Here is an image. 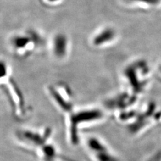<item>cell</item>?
<instances>
[{
	"label": "cell",
	"mask_w": 161,
	"mask_h": 161,
	"mask_svg": "<svg viewBox=\"0 0 161 161\" xmlns=\"http://www.w3.org/2000/svg\"><path fill=\"white\" fill-rule=\"evenodd\" d=\"M65 115L66 138L72 147H77L80 144L83 130L102 123L105 118V112L97 108L74 109Z\"/></svg>",
	"instance_id": "6da1fadb"
},
{
	"label": "cell",
	"mask_w": 161,
	"mask_h": 161,
	"mask_svg": "<svg viewBox=\"0 0 161 161\" xmlns=\"http://www.w3.org/2000/svg\"><path fill=\"white\" fill-rule=\"evenodd\" d=\"M53 130L48 126L41 128H21L16 130L14 140L18 146L33 154L36 150L53 141Z\"/></svg>",
	"instance_id": "7a4b0ae2"
},
{
	"label": "cell",
	"mask_w": 161,
	"mask_h": 161,
	"mask_svg": "<svg viewBox=\"0 0 161 161\" xmlns=\"http://www.w3.org/2000/svg\"><path fill=\"white\" fill-rule=\"evenodd\" d=\"M87 157L92 161H123L109 144L96 135L83 136L81 142Z\"/></svg>",
	"instance_id": "3957f363"
},
{
	"label": "cell",
	"mask_w": 161,
	"mask_h": 161,
	"mask_svg": "<svg viewBox=\"0 0 161 161\" xmlns=\"http://www.w3.org/2000/svg\"><path fill=\"white\" fill-rule=\"evenodd\" d=\"M124 73L132 89L131 93L137 96L145 92L150 83V69L144 60H139L130 64L125 69Z\"/></svg>",
	"instance_id": "277c9868"
},
{
	"label": "cell",
	"mask_w": 161,
	"mask_h": 161,
	"mask_svg": "<svg viewBox=\"0 0 161 161\" xmlns=\"http://www.w3.org/2000/svg\"><path fill=\"white\" fill-rule=\"evenodd\" d=\"M159 118H161V111L155 103L150 102L142 110L137 112L132 122L127 125L128 132L134 136H138Z\"/></svg>",
	"instance_id": "5b68a950"
},
{
	"label": "cell",
	"mask_w": 161,
	"mask_h": 161,
	"mask_svg": "<svg viewBox=\"0 0 161 161\" xmlns=\"http://www.w3.org/2000/svg\"><path fill=\"white\" fill-rule=\"evenodd\" d=\"M31 36H23L19 35L14 37L12 40V45L16 51L19 54H26L29 53L34 48V43L36 42L35 39Z\"/></svg>",
	"instance_id": "8992f818"
},
{
	"label": "cell",
	"mask_w": 161,
	"mask_h": 161,
	"mask_svg": "<svg viewBox=\"0 0 161 161\" xmlns=\"http://www.w3.org/2000/svg\"><path fill=\"white\" fill-rule=\"evenodd\" d=\"M115 36V32L112 28H106L99 32L94 37L93 44L96 47H100L105 45L112 41Z\"/></svg>",
	"instance_id": "52a82bcc"
},
{
	"label": "cell",
	"mask_w": 161,
	"mask_h": 161,
	"mask_svg": "<svg viewBox=\"0 0 161 161\" xmlns=\"http://www.w3.org/2000/svg\"><path fill=\"white\" fill-rule=\"evenodd\" d=\"M67 40L63 35H58L53 42V52L58 57H63L67 50Z\"/></svg>",
	"instance_id": "ba28073f"
},
{
	"label": "cell",
	"mask_w": 161,
	"mask_h": 161,
	"mask_svg": "<svg viewBox=\"0 0 161 161\" xmlns=\"http://www.w3.org/2000/svg\"><path fill=\"white\" fill-rule=\"evenodd\" d=\"M156 73H157V76L158 79L161 81V62L158 65L157 70H156Z\"/></svg>",
	"instance_id": "9c48e42d"
},
{
	"label": "cell",
	"mask_w": 161,
	"mask_h": 161,
	"mask_svg": "<svg viewBox=\"0 0 161 161\" xmlns=\"http://www.w3.org/2000/svg\"><path fill=\"white\" fill-rule=\"evenodd\" d=\"M59 161H76V160H73V159H71V158H67V157H61V158H60V159Z\"/></svg>",
	"instance_id": "30bf717a"
},
{
	"label": "cell",
	"mask_w": 161,
	"mask_h": 161,
	"mask_svg": "<svg viewBox=\"0 0 161 161\" xmlns=\"http://www.w3.org/2000/svg\"><path fill=\"white\" fill-rule=\"evenodd\" d=\"M156 5H157V8H161V0H155Z\"/></svg>",
	"instance_id": "8fae6325"
}]
</instances>
